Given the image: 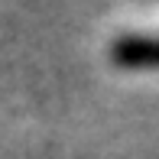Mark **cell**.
<instances>
[{
    "label": "cell",
    "mask_w": 159,
    "mask_h": 159,
    "mask_svg": "<svg viewBox=\"0 0 159 159\" xmlns=\"http://www.w3.org/2000/svg\"><path fill=\"white\" fill-rule=\"evenodd\" d=\"M111 62L120 68H159V36H120L111 46Z\"/></svg>",
    "instance_id": "1"
}]
</instances>
